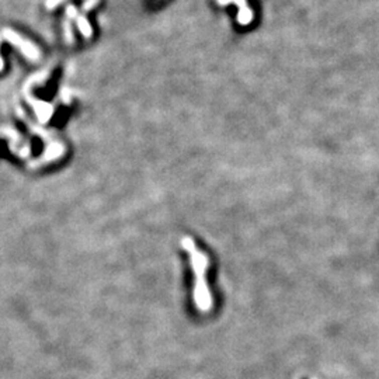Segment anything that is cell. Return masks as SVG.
Returning a JSON list of instances; mask_svg holds the SVG:
<instances>
[{"label":"cell","instance_id":"1","mask_svg":"<svg viewBox=\"0 0 379 379\" xmlns=\"http://www.w3.org/2000/svg\"><path fill=\"white\" fill-rule=\"evenodd\" d=\"M181 244H183L184 249L188 250L190 258H191V267H193L194 274H196V290H194L196 304L198 305V308L201 311H210L211 305H212V299H211L208 288L205 287V279H204V272H205L207 267H208L207 257L198 249H196V244L193 242V239L183 237L181 239Z\"/></svg>","mask_w":379,"mask_h":379},{"label":"cell","instance_id":"2","mask_svg":"<svg viewBox=\"0 0 379 379\" xmlns=\"http://www.w3.org/2000/svg\"><path fill=\"white\" fill-rule=\"evenodd\" d=\"M3 37H5L6 41H9L12 45L20 48L21 54L24 55L26 58L31 59V61H37V59H40V56H41L40 49L35 47L31 41L24 40L20 34H17L16 31L10 30V28H5V30H3Z\"/></svg>","mask_w":379,"mask_h":379},{"label":"cell","instance_id":"3","mask_svg":"<svg viewBox=\"0 0 379 379\" xmlns=\"http://www.w3.org/2000/svg\"><path fill=\"white\" fill-rule=\"evenodd\" d=\"M76 24H77V28H79V31H80V34L84 37V38H90L91 35H93V28L90 26V23L86 19V16L84 14H79L77 17H76Z\"/></svg>","mask_w":379,"mask_h":379},{"label":"cell","instance_id":"4","mask_svg":"<svg viewBox=\"0 0 379 379\" xmlns=\"http://www.w3.org/2000/svg\"><path fill=\"white\" fill-rule=\"evenodd\" d=\"M253 21V12L249 6L237 10V23L240 26H247Z\"/></svg>","mask_w":379,"mask_h":379},{"label":"cell","instance_id":"5","mask_svg":"<svg viewBox=\"0 0 379 379\" xmlns=\"http://www.w3.org/2000/svg\"><path fill=\"white\" fill-rule=\"evenodd\" d=\"M63 34H65V40L69 45L75 42V34H73V28L70 24V20H66L63 23Z\"/></svg>","mask_w":379,"mask_h":379},{"label":"cell","instance_id":"6","mask_svg":"<svg viewBox=\"0 0 379 379\" xmlns=\"http://www.w3.org/2000/svg\"><path fill=\"white\" fill-rule=\"evenodd\" d=\"M99 2H100V0H86V2L83 3V6H81V12H83V14L90 12L91 9H94L96 5H97Z\"/></svg>","mask_w":379,"mask_h":379},{"label":"cell","instance_id":"7","mask_svg":"<svg viewBox=\"0 0 379 379\" xmlns=\"http://www.w3.org/2000/svg\"><path fill=\"white\" fill-rule=\"evenodd\" d=\"M77 16H79V14H77L76 7L73 6V5H68V6H66V17H68V20H76Z\"/></svg>","mask_w":379,"mask_h":379},{"label":"cell","instance_id":"8","mask_svg":"<svg viewBox=\"0 0 379 379\" xmlns=\"http://www.w3.org/2000/svg\"><path fill=\"white\" fill-rule=\"evenodd\" d=\"M62 2H65V0H47V2H45V6H47L48 10H52L55 7L59 6Z\"/></svg>","mask_w":379,"mask_h":379},{"label":"cell","instance_id":"9","mask_svg":"<svg viewBox=\"0 0 379 379\" xmlns=\"http://www.w3.org/2000/svg\"><path fill=\"white\" fill-rule=\"evenodd\" d=\"M233 3H236L237 9H244V7H247V2H246V0H233Z\"/></svg>","mask_w":379,"mask_h":379},{"label":"cell","instance_id":"10","mask_svg":"<svg viewBox=\"0 0 379 379\" xmlns=\"http://www.w3.org/2000/svg\"><path fill=\"white\" fill-rule=\"evenodd\" d=\"M218 3H219L221 6H228L230 3H233V0H218Z\"/></svg>","mask_w":379,"mask_h":379},{"label":"cell","instance_id":"11","mask_svg":"<svg viewBox=\"0 0 379 379\" xmlns=\"http://www.w3.org/2000/svg\"><path fill=\"white\" fill-rule=\"evenodd\" d=\"M3 69V61H2V56H0V70Z\"/></svg>","mask_w":379,"mask_h":379}]
</instances>
